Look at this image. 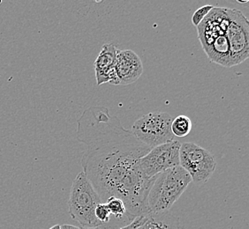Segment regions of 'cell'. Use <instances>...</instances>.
<instances>
[{"instance_id": "6da1fadb", "label": "cell", "mask_w": 249, "mask_h": 229, "mask_svg": "<svg viewBox=\"0 0 249 229\" xmlns=\"http://www.w3.org/2000/svg\"><path fill=\"white\" fill-rule=\"evenodd\" d=\"M76 137L85 147L82 171L102 203L117 197L123 201L126 215L134 219L149 215L147 199L155 177L144 176L139 160L151 148L124 129L104 106H92L82 113Z\"/></svg>"}, {"instance_id": "7a4b0ae2", "label": "cell", "mask_w": 249, "mask_h": 229, "mask_svg": "<svg viewBox=\"0 0 249 229\" xmlns=\"http://www.w3.org/2000/svg\"><path fill=\"white\" fill-rule=\"evenodd\" d=\"M192 179L180 166L162 172L154 179L149 190L147 205L149 215L168 213L187 190Z\"/></svg>"}, {"instance_id": "3957f363", "label": "cell", "mask_w": 249, "mask_h": 229, "mask_svg": "<svg viewBox=\"0 0 249 229\" xmlns=\"http://www.w3.org/2000/svg\"><path fill=\"white\" fill-rule=\"evenodd\" d=\"M102 203L84 172H80L72 182L68 201L69 214L82 228L96 229L101 223L95 216L97 205Z\"/></svg>"}, {"instance_id": "277c9868", "label": "cell", "mask_w": 249, "mask_h": 229, "mask_svg": "<svg viewBox=\"0 0 249 229\" xmlns=\"http://www.w3.org/2000/svg\"><path fill=\"white\" fill-rule=\"evenodd\" d=\"M173 120L166 112H152L136 120L131 131L142 143L152 149L174 140L171 130Z\"/></svg>"}, {"instance_id": "5b68a950", "label": "cell", "mask_w": 249, "mask_h": 229, "mask_svg": "<svg viewBox=\"0 0 249 229\" xmlns=\"http://www.w3.org/2000/svg\"><path fill=\"white\" fill-rule=\"evenodd\" d=\"M216 158L205 148L186 142L179 149V166L188 173L192 181L202 185L210 180L216 168Z\"/></svg>"}, {"instance_id": "8992f818", "label": "cell", "mask_w": 249, "mask_h": 229, "mask_svg": "<svg viewBox=\"0 0 249 229\" xmlns=\"http://www.w3.org/2000/svg\"><path fill=\"white\" fill-rule=\"evenodd\" d=\"M228 26L226 37L230 47V67L238 65L249 57V22L239 10L226 8Z\"/></svg>"}, {"instance_id": "52a82bcc", "label": "cell", "mask_w": 249, "mask_h": 229, "mask_svg": "<svg viewBox=\"0 0 249 229\" xmlns=\"http://www.w3.org/2000/svg\"><path fill=\"white\" fill-rule=\"evenodd\" d=\"M181 143L173 140L152 148L149 153L139 160L140 169L148 178L170 168L179 166V149Z\"/></svg>"}, {"instance_id": "ba28073f", "label": "cell", "mask_w": 249, "mask_h": 229, "mask_svg": "<svg viewBox=\"0 0 249 229\" xmlns=\"http://www.w3.org/2000/svg\"><path fill=\"white\" fill-rule=\"evenodd\" d=\"M115 72L118 86L130 85L139 80L143 72V65L139 56L130 49H118Z\"/></svg>"}, {"instance_id": "9c48e42d", "label": "cell", "mask_w": 249, "mask_h": 229, "mask_svg": "<svg viewBox=\"0 0 249 229\" xmlns=\"http://www.w3.org/2000/svg\"><path fill=\"white\" fill-rule=\"evenodd\" d=\"M118 49L113 43H107L103 46L100 53L94 62L96 84L98 86L110 83L118 86L116 76L115 63Z\"/></svg>"}, {"instance_id": "30bf717a", "label": "cell", "mask_w": 249, "mask_h": 229, "mask_svg": "<svg viewBox=\"0 0 249 229\" xmlns=\"http://www.w3.org/2000/svg\"><path fill=\"white\" fill-rule=\"evenodd\" d=\"M138 229H186L179 219L169 213L163 214L149 215L146 222Z\"/></svg>"}, {"instance_id": "8fae6325", "label": "cell", "mask_w": 249, "mask_h": 229, "mask_svg": "<svg viewBox=\"0 0 249 229\" xmlns=\"http://www.w3.org/2000/svg\"><path fill=\"white\" fill-rule=\"evenodd\" d=\"M193 123L191 119L184 114H180L176 118H173L171 130L174 137L184 138L191 132Z\"/></svg>"}, {"instance_id": "7c38bea8", "label": "cell", "mask_w": 249, "mask_h": 229, "mask_svg": "<svg viewBox=\"0 0 249 229\" xmlns=\"http://www.w3.org/2000/svg\"><path fill=\"white\" fill-rule=\"evenodd\" d=\"M106 205L108 207L110 215L115 216L117 219H122L124 215H126V209L124 204L120 198L110 197L106 200Z\"/></svg>"}, {"instance_id": "4fadbf2b", "label": "cell", "mask_w": 249, "mask_h": 229, "mask_svg": "<svg viewBox=\"0 0 249 229\" xmlns=\"http://www.w3.org/2000/svg\"><path fill=\"white\" fill-rule=\"evenodd\" d=\"M214 6L211 5H203L200 7L199 9H197L195 14L192 16V23L194 26L198 27L201 24V21L205 19L207 15L211 13V10H213Z\"/></svg>"}, {"instance_id": "5bb4252c", "label": "cell", "mask_w": 249, "mask_h": 229, "mask_svg": "<svg viewBox=\"0 0 249 229\" xmlns=\"http://www.w3.org/2000/svg\"><path fill=\"white\" fill-rule=\"evenodd\" d=\"M95 216L101 224L107 223L110 220V213L106 203H100L95 210Z\"/></svg>"}, {"instance_id": "9a60e30c", "label": "cell", "mask_w": 249, "mask_h": 229, "mask_svg": "<svg viewBox=\"0 0 249 229\" xmlns=\"http://www.w3.org/2000/svg\"><path fill=\"white\" fill-rule=\"evenodd\" d=\"M149 216V215H148ZM148 216H141V217H136L134 220H132V222L124 226L123 228H120L119 229H138L141 228L142 225L146 222V220L148 219Z\"/></svg>"}, {"instance_id": "2e32d148", "label": "cell", "mask_w": 249, "mask_h": 229, "mask_svg": "<svg viewBox=\"0 0 249 229\" xmlns=\"http://www.w3.org/2000/svg\"><path fill=\"white\" fill-rule=\"evenodd\" d=\"M60 229H82L81 228H78L75 226H72V225L64 224L60 226Z\"/></svg>"}, {"instance_id": "e0dca14e", "label": "cell", "mask_w": 249, "mask_h": 229, "mask_svg": "<svg viewBox=\"0 0 249 229\" xmlns=\"http://www.w3.org/2000/svg\"><path fill=\"white\" fill-rule=\"evenodd\" d=\"M50 229H60V225H55V226H53V228H51Z\"/></svg>"}]
</instances>
